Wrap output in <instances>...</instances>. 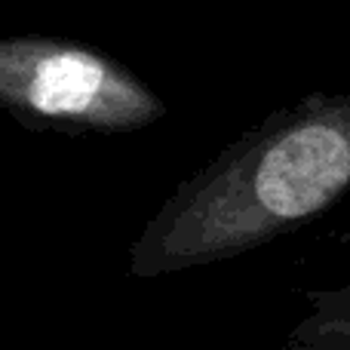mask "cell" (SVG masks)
Listing matches in <instances>:
<instances>
[{
    "mask_svg": "<svg viewBox=\"0 0 350 350\" xmlns=\"http://www.w3.org/2000/svg\"><path fill=\"white\" fill-rule=\"evenodd\" d=\"M347 193L350 92H310L175 185L129 246V277L240 258L317 221Z\"/></svg>",
    "mask_w": 350,
    "mask_h": 350,
    "instance_id": "obj_1",
    "label": "cell"
},
{
    "mask_svg": "<svg viewBox=\"0 0 350 350\" xmlns=\"http://www.w3.org/2000/svg\"><path fill=\"white\" fill-rule=\"evenodd\" d=\"M335 243H341V246H350V228L347 230H338V234H335Z\"/></svg>",
    "mask_w": 350,
    "mask_h": 350,
    "instance_id": "obj_4",
    "label": "cell"
},
{
    "mask_svg": "<svg viewBox=\"0 0 350 350\" xmlns=\"http://www.w3.org/2000/svg\"><path fill=\"white\" fill-rule=\"evenodd\" d=\"M310 314L286 332L283 350H350V283L304 289Z\"/></svg>",
    "mask_w": 350,
    "mask_h": 350,
    "instance_id": "obj_3",
    "label": "cell"
},
{
    "mask_svg": "<svg viewBox=\"0 0 350 350\" xmlns=\"http://www.w3.org/2000/svg\"><path fill=\"white\" fill-rule=\"evenodd\" d=\"M0 111L37 133H135L166 102L123 62L90 43L46 34L0 37Z\"/></svg>",
    "mask_w": 350,
    "mask_h": 350,
    "instance_id": "obj_2",
    "label": "cell"
}]
</instances>
